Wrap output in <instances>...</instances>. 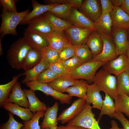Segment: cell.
<instances>
[{"label": "cell", "instance_id": "obj_41", "mask_svg": "<svg viewBox=\"0 0 129 129\" xmlns=\"http://www.w3.org/2000/svg\"><path fill=\"white\" fill-rule=\"evenodd\" d=\"M9 118L5 123L0 124V129H21L24 124L16 121L11 113H8Z\"/></svg>", "mask_w": 129, "mask_h": 129}, {"label": "cell", "instance_id": "obj_51", "mask_svg": "<svg viewBox=\"0 0 129 129\" xmlns=\"http://www.w3.org/2000/svg\"><path fill=\"white\" fill-rule=\"evenodd\" d=\"M114 7H121L124 0H111Z\"/></svg>", "mask_w": 129, "mask_h": 129}, {"label": "cell", "instance_id": "obj_50", "mask_svg": "<svg viewBox=\"0 0 129 129\" xmlns=\"http://www.w3.org/2000/svg\"><path fill=\"white\" fill-rule=\"evenodd\" d=\"M44 1L47 4H64V0H45Z\"/></svg>", "mask_w": 129, "mask_h": 129}, {"label": "cell", "instance_id": "obj_47", "mask_svg": "<svg viewBox=\"0 0 129 129\" xmlns=\"http://www.w3.org/2000/svg\"><path fill=\"white\" fill-rule=\"evenodd\" d=\"M83 1L82 0H67V3L72 4L73 7L79 10L82 5Z\"/></svg>", "mask_w": 129, "mask_h": 129}, {"label": "cell", "instance_id": "obj_46", "mask_svg": "<svg viewBox=\"0 0 129 129\" xmlns=\"http://www.w3.org/2000/svg\"><path fill=\"white\" fill-rule=\"evenodd\" d=\"M102 14L110 13L113 10L114 6L111 0H100Z\"/></svg>", "mask_w": 129, "mask_h": 129}, {"label": "cell", "instance_id": "obj_35", "mask_svg": "<svg viewBox=\"0 0 129 129\" xmlns=\"http://www.w3.org/2000/svg\"><path fill=\"white\" fill-rule=\"evenodd\" d=\"M75 55L79 57L84 63L93 59L91 52L85 43L75 46Z\"/></svg>", "mask_w": 129, "mask_h": 129}, {"label": "cell", "instance_id": "obj_8", "mask_svg": "<svg viewBox=\"0 0 129 129\" xmlns=\"http://www.w3.org/2000/svg\"><path fill=\"white\" fill-rule=\"evenodd\" d=\"M92 31L89 28H82L73 26L65 29L64 32L72 44L76 46L86 43Z\"/></svg>", "mask_w": 129, "mask_h": 129}, {"label": "cell", "instance_id": "obj_27", "mask_svg": "<svg viewBox=\"0 0 129 129\" xmlns=\"http://www.w3.org/2000/svg\"><path fill=\"white\" fill-rule=\"evenodd\" d=\"M44 14L54 31L64 32L67 28L74 26L69 21L59 18L48 11Z\"/></svg>", "mask_w": 129, "mask_h": 129}, {"label": "cell", "instance_id": "obj_42", "mask_svg": "<svg viewBox=\"0 0 129 129\" xmlns=\"http://www.w3.org/2000/svg\"><path fill=\"white\" fill-rule=\"evenodd\" d=\"M75 49V46L72 45L63 48L58 52L59 60L61 61H64L74 56Z\"/></svg>", "mask_w": 129, "mask_h": 129}, {"label": "cell", "instance_id": "obj_29", "mask_svg": "<svg viewBox=\"0 0 129 129\" xmlns=\"http://www.w3.org/2000/svg\"><path fill=\"white\" fill-rule=\"evenodd\" d=\"M28 99L29 109L35 114L41 111L46 110L47 107L46 104L41 101L36 95L34 91L31 89L23 90Z\"/></svg>", "mask_w": 129, "mask_h": 129}, {"label": "cell", "instance_id": "obj_45", "mask_svg": "<svg viewBox=\"0 0 129 129\" xmlns=\"http://www.w3.org/2000/svg\"><path fill=\"white\" fill-rule=\"evenodd\" d=\"M113 117L117 119L120 122L123 129H129V120L125 117L122 113L119 111H116Z\"/></svg>", "mask_w": 129, "mask_h": 129}, {"label": "cell", "instance_id": "obj_28", "mask_svg": "<svg viewBox=\"0 0 129 129\" xmlns=\"http://www.w3.org/2000/svg\"><path fill=\"white\" fill-rule=\"evenodd\" d=\"M49 65L42 59L40 62L35 66L27 71L22 74L25 75L22 81V83L35 81L38 75L44 70L48 68Z\"/></svg>", "mask_w": 129, "mask_h": 129}, {"label": "cell", "instance_id": "obj_15", "mask_svg": "<svg viewBox=\"0 0 129 129\" xmlns=\"http://www.w3.org/2000/svg\"><path fill=\"white\" fill-rule=\"evenodd\" d=\"M27 29L38 33L47 34L54 32L44 14L30 21Z\"/></svg>", "mask_w": 129, "mask_h": 129}, {"label": "cell", "instance_id": "obj_25", "mask_svg": "<svg viewBox=\"0 0 129 129\" xmlns=\"http://www.w3.org/2000/svg\"><path fill=\"white\" fill-rule=\"evenodd\" d=\"M88 85L86 81L75 80L74 84L68 88L66 92L71 96H76L85 100Z\"/></svg>", "mask_w": 129, "mask_h": 129}, {"label": "cell", "instance_id": "obj_34", "mask_svg": "<svg viewBox=\"0 0 129 129\" xmlns=\"http://www.w3.org/2000/svg\"><path fill=\"white\" fill-rule=\"evenodd\" d=\"M21 74L14 76L12 80L8 83L0 85V106L2 107L6 103L11 89L18 80Z\"/></svg>", "mask_w": 129, "mask_h": 129}, {"label": "cell", "instance_id": "obj_20", "mask_svg": "<svg viewBox=\"0 0 129 129\" xmlns=\"http://www.w3.org/2000/svg\"><path fill=\"white\" fill-rule=\"evenodd\" d=\"M100 90L97 86L94 83L87 86L85 100L89 104H92V108L101 110L103 100L100 93Z\"/></svg>", "mask_w": 129, "mask_h": 129}, {"label": "cell", "instance_id": "obj_54", "mask_svg": "<svg viewBox=\"0 0 129 129\" xmlns=\"http://www.w3.org/2000/svg\"><path fill=\"white\" fill-rule=\"evenodd\" d=\"M129 63V45L125 54Z\"/></svg>", "mask_w": 129, "mask_h": 129}, {"label": "cell", "instance_id": "obj_12", "mask_svg": "<svg viewBox=\"0 0 129 129\" xmlns=\"http://www.w3.org/2000/svg\"><path fill=\"white\" fill-rule=\"evenodd\" d=\"M79 11L91 21L95 22L102 14L100 0H83Z\"/></svg>", "mask_w": 129, "mask_h": 129}, {"label": "cell", "instance_id": "obj_31", "mask_svg": "<svg viewBox=\"0 0 129 129\" xmlns=\"http://www.w3.org/2000/svg\"><path fill=\"white\" fill-rule=\"evenodd\" d=\"M118 95L129 97V72L124 71L117 76Z\"/></svg>", "mask_w": 129, "mask_h": 129}, {"label": "cell", "instance_id": "obj_32", "mask_svg": "<svg viewBox=\"0 0 129 129\" xmlns=\"http://www.w3.org/2000/svg\"><path fill=\"white\" fill-rule=\"evenodd\" d=\"M103 102L101 111L99 114L97 121L99 122L102 116L104 115H108L112 118L116 112L115 102L110 96L106 93Z\"/></svg>", "mask_w": 129, "mask_h": 129}, {"label": "cell", "instance_id": "obj_16", "mask_svg": "<svg viewBox=\"0 0 129 129\" xmlns=\"http://www.w3.org/2000/svg\"><path fill=\"white\" fill-rule=\"evenodd\" d=\"M6 102L16 103L24 108H29V105L27 98L21 84L17 82L13 87Z\"/></svg>", "mask_w": 129, "mask_h": 129}, {"label": "cell", "instance_id": "obj_6", "mask_svg": "<svg viewBox=\"0 0 129 129\" xmlns=\"http://www.w3.org/2000/svg\"><path fill=\"white\" fill-rule=\"evenodd\" d=\"M25 84L32 91H34L37 90L41 91L45 94L50 95L54 99L58 100L62 104H70L72 98V97L68 94L61 93L56 91L47 83L33 81L27 82Z\"/></svg>", "mask_w": 129, "mask_h": 129}, {"label": "cell", "instance_id": "obj_37", "mask_svg": "<svg viewBox=\"0 0 129 129\" xmlns=\"http://www.w3.org/2000/svg\"><path fill=\"white\" fill-rule=\"evenodd\" d=\"M40 52L42 59L49 65L59 60L58 52L48 47L43 49Z\"/></svg>", "mask_w": 129, "mask_h": 129}, {"label": "cell", "instance_id": "obj_49", "mask_svg": "<svg viewBox=\"0 0 129 129\" xmlns=\"http://www.w3.org/2000/svg\"><path fill=\"white\" fill-rule=\"evenodd\" d=\"M120 7L129 15V0H124Z\"/></svg>", "mask_w": 129, "mask_h": 129}, {"label": "cell", "instance_id": "obj_24", "mask_svg": "<svg viewBox=\"0 0 129 129\" xmlns=\"http://www.w3.org/2000/svg\"><path fill=\"white\" fill-rule=\"evenodd\" d=\"M86 43L93 56L97 55L102 52L103 43L101 34L99 32L93 30L88 37Z\"/></svg>", "mask_w": 129, "mask_h": 129}, {"label": "cell", "instance_id": "obj_3", "mask_svg": "<svg viewBox=\"0 0 129 129\" xmlns=\"http://www.w3.org/2000/svg\"><path fill=\"white\" fill-rule=\"evenodd\" d=\"M93 82L97 86L100 91L104 92L115 100L118 94L117 90V78L103 68L96 73Z\"/></svg>", "mask_w": 129, "mask_h": 129}, {"label": "cell", "instance_id": "obj_56", "mask_svg": "<svg viewBox=\"0 0 129 129\" xmlns=\"http://www.w3.org/2000/svg\"><path fill=\"white\" fill-rule=\"evenodd\" d=\"M44 129H50L48 128H46Z\"/></svg>", "mask_w": 129, "mask_h": 129}, {"label": "cell", "instance_id": "obj_55", "mask_svg": "<svg viewBox=\"0 0 129 129\" xmlns=\"http://www.w3.org/2000/svg\"><path fill=\"white\" fill-rule=\"evenodd\" d=\"M126 30L127 33V38L128 41L129 42V27Z\"/></svg>", "mask_w": 129, "mask_h": 129}, {"label": "cell", "instance_id": "obj_30", "mask_svg": "<svg viewBox=\"0 0 129 129\" xmlns=\"http://www.w3.org/2000/svg\"><path fill=\"white\" fill-rule=\"evenodd\" d=\"M42 59L40 52L31 48L25 59L22 69L27 71L38 64Z\"/></svg>", "mask_w": 129, "mask_h": 129}, {"label": "cell", "instance_id": "obj_22", "mask_svg": "<svg viewBox=\"0 0 129 129\" xmlns=\"http://www.w3.org/2000/svg\"><path fill=\"white\" fill-rule=\"evenodd\" d=\"M94 30L101 34L110 35L113 28L112 19L110 13L102 14L94 25Z\"/></svg>", "mask_w": 129, "mask_h": 129}, {"label": "cell", "instance_id": "obj_57", "mask_svg": "<svg viewBox=\"0 0 129 129\" xmlns=\"http://www.w3.org/2000/svg\"></svg>", "mask_w": 129, "mask_h": 129}, {"label": "cell", "instance_id": "obj_23", "mask_svg": "<svg viewBox=\"0 0 129 129\" xmlns=\"http://www.w3.org/2000/svg\"><path fill=\"white\" fill-rule=\"evenodd\" d=\"M12 114L19 117L23 121H28L33 117L34 114L29 108H23L15 103L6 102L2 107Z\"/></svg>", "mask_w": 129, "mask_h": 129}, {"label": "cell", "instance_id": "obj_11", "mask_svg": "<svg viewBox=\"0 0 129 129\" xmlns=\"http://www.w3.org/2000/svg\"><path fill=\"white\" fill-rule=\"evenodd\" d=\"M102 68L117 77L124 71H129V63L126 55L122 54L117 58L107 61L103 66Z\"/></svg>", "mask_w": 129, "mask_h": 129}, {"label": "cell", "instance_id": "obj_36", "mask_svg": "<svg viewBox=\"0 0 129 129\" xmlns=\"http://www.w3.org/2000/svg\"><path fill=\"white\" fill-rule=\"evenodd\" d=\"M116 112L124 113L129 118V97L126 95H118L115 100Z\"/></svg>", "mask_w": 129, "mask_h": 129}, {"label": "cell", "instance_id": "obj_33", "mask_svg": "<svg viewBox=\"0 0 129 129\" xmlns=\"http://www.w3.org/2000/svg\"><path fill=\"white\" fill-rule=\"evenodd\" d=\"M73 5L70 4L58 5L48 11L60 18L68 21Z\"/></svg>", "mask_w": 129, "mask_h": 129}, {"label": "cell", "instance_id": "obj_53", "mask_svg": "<svg viewBox=\"0 0 129 129\" xmlns=\"http://www.w3.org/2000/svg\"><path fill=\"white\" fill-rule=\"evenodd\" d=\"M2 43L1 38H0V55H2L3 53V51L2 48Z\"/></svg>", "mask_w": 129, "mask_h": 129}, {"label": "cell", "instance_id": "obj_18", "mask_svg": "<svg viewBox=\"0 0 129 129\" xmlns=\"http://www.w3.org/2000/svg\"><path fill=\"white\" fill-rule=\"evenodd\" d=\"M110 13L113 28L127 29L129 27V15L121 7H114Z\"/></svg>", "mask_w": 129, "mask_h": 129}, {"label": "cell", "instance_id": "obj_14", "mask_svg": "<svg viewBox=\"0 0 129 129\" xmlns=\"http://www.w3.org/2000/svg\"><path fill=\"white\" fill-rule=\"evenodd\" d=\"M48 43V47L59 52L65 47L72 45L64 32L54 31L43 34Z\"/></svg>", "mask_w": 129, "mask_h": 129}, {"label": "cell", "instance_id": "obj_21", "mask_svg": "<svg viewBox=\"0 0 129 129\" xmlns=\"http://www.w3.org/2000/svg\"><path fill=\"white\" fill-rule=\"evenodd\" d=\"M33 10L25 18L20 22V24H27L32 19L42 15L49 11L55 6L59 5H43L39 4L37 1H31Z\"/></svg>", "mask_w": 129, "mask_h": 129}, {"label": "cell", "instance_id": "obj_10", "mask_svg": "<svg viewBox=\"0 0 129 129\" xmlns=\"http://www.w3.org/2000/svg\"><path fill=\"white\" fill-rule=\"evenodd\" d=\"M110 36L116 46L117 56L125 55L129 45L126 29L113 27Z\"/></svg>", "mask_w": 129, "mask_h": 129}, {"label": "cell", "instance_id": "obj_2", "mask_svg": "<svg viewBox=\"0 0 129 129\" xmlns=\"http://www.w3.org/2000/svg\"><path fill=\"white\" fill-rule=\"evenodd\" d=\"M31 48L23 37L12 43L7 51V58L12 68L17 70L22 69L25 59Z\"/></svg>", "mask_w": 129, "mask_h": 129}, {"label": "cell", "instance_id": "obj_5", "mask_svg": "<svg viewBox=\"0 0 129 129\" xmlns=\"http://www.w3.org/2000/svg\"><path fill=\"white\" fill-rule=\"evenodd\" d=\"M92 107L86 103L84 109L76 117L68 122L67 125L77 126L88 129H101L99 122L95 119Z\"/></svg>", "mask_w": 129, "mask_h": 129}, {"label": "cell", "instance_id": "obj_40", "mask_svg": "<svg viewBox=\"0 0 129 129\" xmlns=\"http://www.w3.org/2000/svg\"><path fill=\"white\" fill-rule=\"evenodd\" d=\"M61 62L65 69L70 72L75 70L84 63L79 57L75 55L71 58Z\"/></svg>", "mask_w": 129, "mask_h": 129}, {"label": "cell", "instance_id": "obj_19", "mask_svg": "<svg viewBox=\"0 0 129 129\" xmlns=\"http://www.w3.org/2000/svg\"><path fill=\"white\" fill-rule=\"evenodd\" d=\"M68 21L74 26L82 28H89L94 30V22L74 7L72 8Z\"/></svg>", "mask_w": 129, "mask_h": 129}, {"label": "cell", "instance_id": "obj_43", "mask_svg": "<svg viewBox=\"0 0 129 129\" xmlns=\"http://www.w3.org/2000/svg\"><path fill=\"white\" fill-rule=\"evenodd\" d=\"M48 68L60 76H70V72L65 69L59 60L49 64Z\"/></svg>", "mask_w": 129, "mask_h": 129}, {"label": "cell", "instance_id": "obj_7", "mask_svg": "<svg viewBox=\"0 0 129 129\" xmlns=\"http://www.w3.org/2000/svg\"><path fill=\"white\" fill-rule=\"evenodd\" d=\"M101 34L103 43V49L100 54L93 56V59L105 62L117 58L116 46L111 36L104 34Z\"/></svg>", "mask_w": 129, "mask_h": 129}, {"label": "cell", "instance_id": "obj_13", "mask_svg": "<svg viewBox=\"0 0 129 129\" xmlns=\"http://www.w3.org/2000/svg\"><path fill=\"white\" fill-rule=\"evenodd\" d=\"M23 37L33 49L40 52L43 48L48 47L47 40L42 34L26 29L23 32Z\"/></svg>", "mask_w": 129, "mask_h": 129}, {"label": "cell", "instance_id": "obj_17", "mask_svg": "<svg viewBox=\"0 0 129 129\" xmlns=\"http://www.w3.org/2000/svg\"><path fill=\"white\" fill-rule=\"evenodd\" d=\"M58 106V103L56 102L52 106L47 107L44 118L40 126L41 129L47 128L50 129H57Z\"/></svg>", "mask_w": 129, "mask_h": 129}, {"label": "cell", "instance_id": "obj_9", "mask_svg": "<svg viewBox=\"0 0 129 129\" xmlns=\"http://www.w3.org/2000/svg\"><path fill=\"white\" fill-rule=\"evenodd\" d=\"M86 104L85 99L79 98L75 100L71 106L64 110L57 117V121L63 124L74 118L82 111Z\"/></svg>", "mask_w": 129, "mask_h": 129}, {"label": "cell", "instance_id": "obj_48", "mask_svg": "<svg viewBox=\"0 0 129 129\" xmlns=\"http://www.w3.org/2000/svg\"><path fill=\"white\" fill-rule=\"evenodd\" d=\"M57 129H88L85 128L77 126L67 125L66 126H59Z\"/></svg>", "mask_w": 129, "mask_h": 129}, {"label": "cell", "instance_id": "obj_44", "mask_svg": "<svg viewBox=\"0 0 129 129\" xmlns=\"http://www.w3.org/2000/svg\"><path fill=\"white\" fill-rule=\"evenodd\" d=\"M18 0H0V3L3 8L11 13L17 12L16 3Z\"/></svg>", "mask_w": 129, "mask_h": 129}, {"label": "cell", "instance_id": "obj_38", "mask_svg": "<svg viewBox=\"0 0 129 129\" xmlns=\"http://www.w3.org/2000/svg\"><path fill=\"white\" fill-rule=\"evenodd\" d=\"M45 111H42L35 113L33 118L28 121H23L24 126L21 129H40L39 124L40 119L44 116Z\"/></svg>", "mask_w": 129, "mask_h": 129}, {"label": "cell", "instance_id": "obj_4", "mask_svg": "<svg viewBox=\"0 0 129 129\" xmlns=\"http://www.w3.org/2000/svg\"><path fill=\"white\" fill-rule=\"evenodd\" d=\"M107 62H102L92 60L83 63L75 70L70 72V75L75 80L84 79L91 83L97 70Z\"/></svg>", "mask_w": 129, "mask_h": 129}, {"label": "cell", "instance_id": "obj_1", "mask_svg": "<svg viewBox=\"0 0 129 129\" xmlns=\"http://www.w3.org/2000/svg\"><path fill=\"white\" fill-rule=\"evenodd\" d=\"M0 14L1 22L0 27V38H3L7 34L16 36L17 33L16 28L18 24L25 18L30 12L27 9L22 12L11 13L8 12L3 8Z\"/></svg>", "mask_w": 129, "mask_h": 129}, {"label": "cell", "instance_id": "obj_39", "mask_svg": "<svg viewBox=\"0 0 129 129\" xmlns=\"http://www.w3.org/2000/svg\"><path fill=\"white\" fill-rule=\"evenodd\" d=\"M60 76L54 71L48 68L43 70L38 77L35 81L45 83L50 82Z\"/></svg>", "mask_w": 129, "mask_h": 129}, {"label": "cell", "instance_id": "obj_52", "mask_svg": "<svg viewBox=\"0 0 129 129\" xmlns=\"http://www.w3.org/2000/svg\"><path fill=\"white\" fill-rule=\"evenodd\" d=\"M111 127L108 129H123V128H119L116 121L113 120L111 121Z\"/></svg>", "mask_w": 129, "mask_h": 129}, {"label": "cell", "instance_id": "obj_26", "mask_svg": "<svg viewBox=\"0 0 129 129\" xmlns=\"http://www.w3.org/2000/svg\"><path fill=\"white\" fill-rule=\"evenodd\" d=\"M75 80L71 76H61L47 84L56 91L63 93L68 88L74 84Z\"/></svg>", "mask_w": 129, "mask_h": 129}]
</instances>
